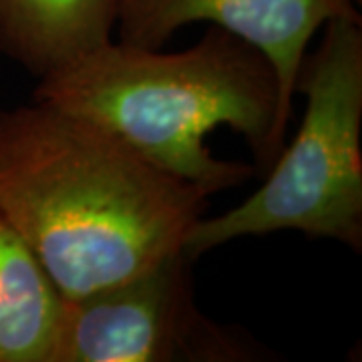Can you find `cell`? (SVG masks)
Returning <instances> with one entry per match:
<instances>
[{
  "label": "cell",
  "instance_id": "cell-4",
  "mask_svg": "<svg viewBox=\"0 0 362 362\" xmlns=\"http://www.w3.org/2000/svg\"><path fill=\"white\" fill-rule=\"evenodd\" d=\"M183 250L125 282L63 300L49 362H258L272 352L197 308Z\"/></svg>",
  "mask_w": 362,
  "mask_h": 362
},
{
  "label": "cell",
  "instance_id": "cell-7",
  "mask_svg": "<svg viewBox=\"0 0 362 362\" xmlns=\"http://www.w3.org/2000/svg\"><path fill=\"white\" fill-rule=\"evenodd\" d=\"M63 298L0 214V362H49Z\"/></svg>",
  "mask_w": 362,
  "mask_h": 362
},
{
  "label": "cell",
  "instance_id": "cell-3",
  "mask_svg": "<svg viewBox=\"0 0 362 362\" xmlns=\"http://www.w3.org/2000/svg\"><path fill=\"white\" fill-rule=\"evenodd\" d=\"M296 93L306 111L292 143L240 206L195 220L183 240L194 262L238 238L286 230L362 250V18L326 23Z\"/></svg>",
  "mask_w": 362,
  "mask_h": 362
},
{
  "label": "cell",
  "instance_id": "cell-5",
  "mask_svg": "<svg viewBox=\"0 0 362 362\" xmlns=\"http://www.w3.org/2000/svg\"><path fill=\"white\" fill-rule=\"evenodd\" d=\"M361 0H119V40L161 49L177 28L209 23L256 47L274 66L288 127L312 37L334 18H361Z\"/></svg>",
  "mask_w": 362,
  "mask_h": 362
},
{
  "label": "cell",
  "instance_id": "cell-1",
  "mask_svg": "<svg viewBox=\"0 0 362 362\" xmlns=\"http://www.w3.org/2000/svg\"><path fill=\"white\" fill-rule=\"evenodd\" d=\"M207 197L85 117L37 101L0 109V214L63 300L183 250Z\"/></svg>",
  "mask_w": 362,
  "mask_h": 362
},
{
  "label": "cell",
  "instance_id": "cell-6",
  "mask_svg": "<svg viewBox=\"0 0 362 362\" xmlns=\"http://www.w3.org/2000/svg\"><path fill=\"white\" fill-rule=\"evenodd\" d=\"M119 0H0V52L42 78L113 40Z\"/></svg>",
  "mask_w": 362,
  "mask_h": 362
},
{
  "label": "cell",
  "instance_id": "cell-2",
  "mask_svg": "<svg viewBox=\"0 0 362 362\" xmlns=\"http://www.w3.org/2000/svg\"><path fill=\"white\" fill-rule=\"evenodd\" d=\"M33 99L101 125L209 195L268 173L288 133L270 61L214 25L180 52L109 40L45 75Z\"/></svg>",
  "mask_w": 362,
  "mask_h": 362
}]
</instances>
